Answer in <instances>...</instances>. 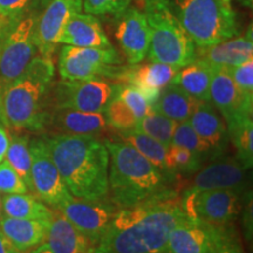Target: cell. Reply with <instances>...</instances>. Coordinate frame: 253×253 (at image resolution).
<instances>
[{
    "label": "cell",
    "instance_id": "6da1fadb",
    "mask_svg": "<svg viewBox=\"0 0 253 253\" xmlns=\"http://www.w3.org/2000/svg\"><path fill=\"white\" fill-rule=\"evenodd\" d=\"M186 218L172 194L119 209L91 253H164L171 230Z\"/></svg>",
    "mask_w": 253,
    "mask_h": 253
},
{
    "label": "cell",
    "instance_id": "7a4b0ae2",
    "mask_svg": "<svg viewBox=\"0 0 253 253\" xmlns=\"http://www.w3.org/2000/svg\"><path fill=\"white\" fill-rule=\"evenodd\" d=\"M43 140L73 197L106 198L109 153L103 141L91 135H54Z\"/></svg>",
    "mask_w": 253,
    "mask_h": 253
},
{
    "label": "cell",
    "instance_id": "3957f363",
    "mask_svg": "<svg viewBox=\"0 0 253 253\" xmlns=\"http://www.w3.org/2000/svg\"><path fill=\"white\" fill-rule=\"evenodd\" d=\"M54 74L52 58L34 56L25 71L4 88L1 122L7 128L15 132L46 128L50 113L46 101Z\"/></svg>",
    "mask_w": 253,
    "mask_h": 253
},
{
    "label": "cell",
    "instance_id": "277c9868",
    "mask_svg": "<svg viewBox=\"0 0 253 253\" xmlns=\"http://www.w3.org/2000/svg\"><path fill=\"white\" fill-rule=\"evenodd\" d=\"M109 153L108 195L119 209L170 195L168 177L150 161L121 141L104 140Z\"/></svg>",
    "mask_w": 253,
    "mask_h": 253
},
{
    "label": "cell",
    "instance_id": "5b68a950",
    "mask_svg": "<svg viewBox=\"0 0 253 253\" xmlns=\"http://www.w3.org/2000/svg\"><path fill=\"white\" fill-rule=\"evenodd\" d=\"M150 30L148 59L182 68L196 59V45L173 13L170 0H144Z\"/></svg>",
    "mask_w": 253,
    "mask_h": 253
},
{
    "label": "cell",
    "instance_id": "8992f818",
    "mask_svg": "<svg viewBox=\"0 0 253 253\" xmlns=\"http://www.w3.org/2000/svg\"><path fill=\"white\" fill-rule=\"evenodd\" d=\"M173 13L196 47H208L238 36V20L223 0H170Z\"/></svg>",
    "mask_w": 253,
    "mask_h": 253
},
{
    "label": "cell",
    "instance_id": "52a82bcc",
    "mask_svg": "<svg viewBox=\"0 0 253 253\" xmlns=\"http://www.w3.org/2000/svg\"><path fill=\"white\" fill-rule=\"evenodd\" d=\"M121 58L115 48H90L63 45L59 55V74L62 80L118 79L126 67H120Z\"/></svg>",
    "mask_w": 253,
    "mask_h": 253
},
{
    "label": "cell",
    "instance_id": "ba28073f",
    "mask_svg": "<svg viewBox=\"0 0 253 253\" xmlns=\"http://www.w3.org/2000/svg\"><path fill=\"white\" fill-rule=\"evenodd\" d=\"M37 17H23L4 37L0 48V89L4 88L25 71L36 54Z\"/></svg>",
    "mask_w": 253,
    "mask_h": 253
},
{
    "label": "cell",
    "instance_id": "9c48e42d",
    "mask_svg": "<svg viewBox=\"0 0 253 253\" xmlns=\"http://www.w3.org/2000/svg\"><path fill=\"white\" fill-rule=\"evenodd\" d=\"M119 84L103 80H63L54 90V109H74L87 113H104L116 96Z\"/></svg>",
    "mask_w": 253,
    "mask_h": 253
},
{
    "label": "cell",
    "instance_id": "30bf717a",
    "mask_svg": "<svg viewBox=\"0 0 253 253\" xmlns=\"http://www.w3.org/2000/svg\"><path fill=\"white\" fill-rule=\"evenodd\" d=\"M182 202L189 218L219 227L229 225L240 210L239 192L235 189H214L198 194H184Z\"/></svg>",
    "mask_w": 253,
    "mask_h": 253
},
{
    "label": "cell",
    "instance_id": "8fae6325",
    "mask_svg": "<svg viewBox=\"0 0 253 253\" xmlns=\"http://www.w3.org/2000/svg\"><path fill=\"white\" fill-rule=\"evenodd\" d=\"M32 191L46 204L56 208L71 197L43 138L30 142Z\"/></svg>",
    "mask_w": 253,
    "mask_h": 253
},
{
    "label": "cell",
    "instance_id": "7c38bea8",
    "mask_svg": "<svg viewBox=\"0 0 253 253\" xmlns=\"http://www.w3.org/2000/svg\"><path fill=\"white\" fill-rule=\"evenodd\" d=\"M56 209L90 240L94 249L119 211L112 202H104V199L87 201L73 196L60 203Z\"/></svg>",
    "mask_w": 253,
    "mask_h": 253
},
{
    "label": "cell",
    "instance_id": "4fadbf2b",
    "mask_svg": "<svg viewBox=\"0 0 253 253\" xmlns=\"http://www.w3.org/2000/svg\"><path fill=\"white\" fill-rule=\"evenodd\" d=\"M82 11V0H49L36 24V46L40 55L52 58L66 24Z\"/></svg>",
    "mask_w": 253,
    "mask_h": 253
},
{
    "label": "cell",
    "instance_id": "5bb4252c",
    "mask_svg": "<svg viewBox=\"0 0 253 253\" xmlns=\"http://www.w3.org/2000/svg\"><path fill=\"white\" fill-rule=\"evenodd\" d=\"M116 19L115 37L130 65L143 61L150 46V30L144 12L126 7Z\"/></svg>",
    "mask_w": 253,
    "mask_h": 253
},
{
    "label": "cell",
    "instance_id": "9a60e30c",
    "mask_svg": "<svg viewBox=\"0 0 253 253\" xmlns=\"http://www.w3.org/2000/svg\"><path fill=\"white\" fill-rule=\"evenodd\" d=\"M210 102L220 113L226 125L244 116H252L253 96L239 89L226 68L213 67Z\"/></svg>",
    "mask_w": 253,
    "mask_h": 253
},
{
    "label": "cell",
    "instance_id": "2e32d148",
    "mask_svg": "<svg viewBox=\"0 0 253 253\" xmlns=\"http://www.w3.org/2000/svg\"><path fill=\"white\" fill-rule=\"evenodd\" d=\"M225 230L186 218L171 230L164 253H209Z\"/></svg>",
    "mask_w": 253,
    "mask_h": 253
},
{
    "label": "cell",
    "instance_id": "e0dca14e",
    "mask_svg": "<svg viewBox=\"0 0 253 253\" xmlns=\"http://www.w3.org/2000/svg\"><path fill=\"white\" fill-rule=\"evenodd\" d=\"M248 170V168L235 158L211 163L195 176L191 186L185 190L184 194H198L214 189L239 190L245 181Z\"/></svg>",
    "mask_w": 253,
    "mask_h": 253
},
{
    "label": "cell",
    "instance_id": "ac0fdd59",
    "mask_svg": "<svg viewBox=\"0 0 253 253\" xmlns=\"http://www.w3.org/2000/svg\"><path fill=\"white\" fill-rule=\"evenodd\" d=\"M48 126L55 135L97 136L110 130L103 113H87L74 109H54L49 113Z\"/></svg>",
    "mask_w": 253,
    "mask_h": 253
},
{
    "label": "cell",
    "instance_id": "d6986e66",
    "mask_svg": "<svg viewBox=\"0 0 253 253\" xmlns=\"http://www.w3.org/2000/svg\"><path fill=\"white\" fill-rule=\"evenodd\" d=\"M178 71L179 68L167 63L150 61L145 65H136L134 67L126 68L120 81L126 84L128 82V84L137 88L150 106H153L160 91L172 81Z\"/></svg>",
    "mask_w": 253,
    "mask_h": 253
},
{
    "label": "cell",
    "instance_id": "ffe728a7",
    "mask_svg": "<svg viewBox=\"0 0 253 253\" xmlns=\"http://www.w3.org/2000/svg\"><path fill=\"white\" fill-rule=\"evenodd\" d=\"M196 48V58L204 60L212 67H235L253 58L252 30L244 36H236L216 45Z\"/></svg>",
    "mask_w": 253,
    "mask_h": 253
},
{
    "label": "cell",
    "instance_id": "44dd1931",
    "mask_svg": "<svg viewBox=\"0 0 253 253\" xmlns=\"http://www.w3.org/2000/svg\"><path fill=\"white\" fill-rule=\"evenodd\" d=\"M90 48H112L113 45L107 37L100 20L93 14L77 13L69 19L63 28L59 45Z\"/></svg>",
    "mask_w": 253,
    "mask_h": 253
},
{
    "label": "cell",
    "instance_id": "7402d4cb",
    "mask_svg": "<svg viewBox=\"0 0 253 253\" xmlns=\"http://www.w3.org/2000/svg\"><path fill=\"white\" fill-rule=\"evenodd\" d=\"M46 244L53 253H91L93 244L55 208L52 210Z\"/></svg>",
    "mask_w": 253,
    "mask_h": 253
},
{
    "label": "cell",
    "instance_id": "603a6c76",
    "mask_svg": "<svg viewBox=\"0 0 253 253\" xmlns=\"http://www.w3.org/2000/svg\"><path fill=\"white\" fill-rule=\"evenodd\" d=\"M189 122L199 137L210 145L212 153L219 154L226 147L229 140L226 126L211 102L197 101Z\"/></svg>",
    "mask_w": 253,
    "mask_h": 253
},
{
    "label": "cell",
    "instance_id": "cb8c5ba5",
    "mask_svg": "<svg viewBox=\"0 0 253 253\" xmlns=\"http://www.w3.org/2000/svg\"><path fill=\"white\" fill-rule=\"evenodd\" d=\"M49 221L13 218L4 214L0 216V230L18 251L25 252L45 243Z\"/></svg>",
    "mask_w": 253,
    "mask_h": 253
},
{
    "label": "cell",
    "instance_id": "d4e9b609",
    "mask_svg": "<svg viewBox=\"0 0 253 253\" xmlns=\"http://www.w3.org/2000/svg\"><path fill=\"white\" fill-rule=\"evenodd\" d=\"M213 67L204 60L196 58L194 61L179 68L171 84L182 88L197 101L210 102V87Z\"/></svg>",
    "mask_w": 253,
    "mask_h": 253
},
{
    "label": "cell",
    "instance_id": "484cf974",
    "mask_svg": "<svg viewBox=\"0 0 253 253\" xmlns=\"http://www.w3.org/2000/svg\"><path fill=\"white\" fill-rule=\"evenodd\" d=\"M196 102L197 100L170 82L160 91V95L151 108L173 121L182 122L190 119Z\"/></svg>",
    "mask_w": 253,
    "mask_h": 253
},
{
    "label": "cell",
    "instance_id": "4316f807",
    "mask_svg": "<svg viewBox=\"0 0 253 253\" xmlns=\"http://www.w3.org/2000/svg\"><path fill=\"white\" fill-rule=\"evenodd\" d=\"M1 210L5 216L24 219L47 220L52 218V210L34 196L27 194H9L1 198Z\"/></svg>",
    "mask_w": 253,
    "mask_h": 253
},
{
    "label": "cell",
    "instance_id": "83f0119b",
    "mask_svg": "<svg viewBox=\"0 0 253 253\" xmlns=\"http://www.w3.org/2000/svg\"><path fill=\"white\" fill-rule=\"evenodd\" d=\"M118 137L123 143L129 144L130 147L137 150L142 156L150 161L155 167H157L161 171L168 173L167 169V151L168 148L161 144L160 142L154 140L137 129H129V130L118 131Z\"/></svg>",
    "mask_w": 253,
    "mask_h": 253
},
{
    "label": "cell",
    "instance_id": "f1b7e54d",
    "mask_svg": "<svg viewBox=\"0 0 253 253\" xmlns=\"http://www.w3.org/2000/svg\"><path fill=\"white\" fill-rule=\"evenodd\" d=\"M227 135L237 151V160L248 169L253 164L252 116H244L227 125Z\"/></svg>",
    "mask_w": 253,
    "mask_h": 253
},
{
    "label": "cell",
    "instance_id": "f546056e",
    "mask_svg": "<svg viewBox=\"0 0 253 253\" xmlns=\"http://www.w3.org/2000/svg\"><path fill=\"white\" fill-rule=\"evenodd\" d=\"M5 157L9 166L13 168L18 175L21 177L28 190H32L31 153L30 141H28L27 136H12V138H9V144Z\"/></svg>",
    "mask_w": 253,
    "mask_h": 253
},
{
    "label": "cell",
    "instance_id": "4dcf8cb0",
    "mask_svg": "<svg viewBox=\"0 0 253 253\" xmlns=\"http://www.w3.org/2000/svg\"><path fill=\"white\" fill-rule=\"evenodd\" d=\"M177 123L178 122L167 118L151 108L150 112L137 122L135 128L158 141L164 147L169 148L171 145L172 135Z\"/></svg>",
    "mask_w": 253,
    "mask_h": 253
},
{
    "label": "cell",
    "instance_id": "1f68e13d",
    "mask_svg": "<svg viewBox=\"0 0 253 253\" xmlns=\"http://www.w3.org/2000/svg\"><path fill=\"white\" fill-rule=\"evenodd\" d=\"M203 157L191 150L171 144L167 151V169L169 172H194L201 168Z\"/></svg>",
    "mask_w": 253,
    "mask_h": 253
},
{
    "label": "cell",
    "instance_id": "d6a6232c",
    "mask_svg": "<svg viewBox=\"0 0 253 253\" xmlns=\"http://www.w3.org/2000/svg\"><path fill=\"white\" fill-rule=\"evenodd\" d=\"M171 144L179 145V147L191 150L192 153L197 154L202 157L212 153L210 145L204 140H202L197 135V132L194 130V128L190 125L189 120L177 123L176 129L172 135Z\"/></svg>",
    "mask_w": 253,
    "mask_h": 253
},
{
    "label": "cell",
    "instance_id": "836d02e7",
    "mask_svg": "<svg viewBox=\"0 0 253 253\" xmlns=\"http://www.w3.org/2000/svg\"><path fill=\"white\" fill-rule=\"evenodd\" d=\"M103 114L110 128L115 129L116 131L134 129L138 122L132 110L120 99L118 95L110 101Z\"/></svg>",
    "mask_w": 253,
    "mask_h": 253
},
{
    "label": "cell",
    "instance_id": "e575fe53",
    "mask_svg": "<svg viewBox=\"0 0 253 253\" xmlns=\"http://www.w3.org/2000/svg\"><path fill=\"white\" fill-rule=\"evenodd\" d=\"M31 0H0V30L5 34L23 18Z\"/></svg>",
    "mask_w": 253,
    "mask_h": 253
},
{
    "label": "cell",
    "instance_id": "d590c367",
    "mask_svg": "<svg viewBox=\"0 0 253 253\" xmlns=\"http://www.w3.org/2000/svg\"><path fill=\"white\" fill-rule=\"evenodd\" d=\"M118 96L132 110L138 121L151 110L150 103L137 88L131 84H120Z\"/></svg>",
    "mask_w": 253,
    "mask_h": 253
},
{
    "label": "cell",
    "instance_id": "8d00e7d4",
    "mask_svg": "<svg viewBox=\"0 0 253 253\" xmlns=\"http://www.w3.org/2000/svg\"><path fill=\"white\" fill-rule=\"evenodd\" d=\"M131 0H82V11L93 15H118L130 6Z\"/></svg>",
    "mask_w": 253,
    "mask_h": 253
},
{
    "label": "cell",
    "instance_id": "74e56055",
    "mask_svg": "<svg viewBox=\"0 0 253 253\" xmlns=\"http://www.w3.org/2000/svg\"><path fill=\"white\" fill-rule=\"evenodd\" d=\"M28 188L18 172L9 166L7 161L0 162V192L9 194H27Z\"/></svg>",
    "mask_w": 253,
    "mask_h": 253
},
{
    "label": "cell",
    "instance_id": "f35d334b",
    "mask_svg": "<svg viewBox=\"0 0 253 253\" xmlns=\"http://www.w3.org/2000/svg\"><path fill=\"white\" fill-rule=\"evenodd\" d=\"M226 69L239 89L253 96V58L242 65Z\"/></svg>",
    "mask_w": 253,
    "mask_h": 253
},
{
    "label": "cell",
    "instance_id": "ab89813d",
    "mask_svg": "<svg viewBox=\"0 0 253 253\" xmlns=\"http://www.w3.org/2000/svg\"><path fill=\"white\" fill-rule=\"evenodd\" d=\"M209 253H244L236 238L225 230Z\"/></svg>",
    "mask_w": 253,
    "mask_h": 253
},
{
    "label": "cell",
    "instance_id": "60d3db41",
    "mask_svg": "<svg viewBox=\"0 0 253 253\" xmlns=\"http://www.w3.org/2000/svg\"><path fill=\"white\" fill-rule=\"evenodd\" d=\"M9 144V136L4 126H0V162L4 161Z\"/></svg>",
    "mask_w": 253,
    "mask_h": 253
},
{
    "label": "cell",
    "instance_id": "b9f144b4",
    "mask_svg": "<svg viewBox=\"0 0 253 253\" xmlns=\"http://www.w3.org/2000/svg\"><path fill=\"white\" fill-rule=\"evenodd\" d=\"M19 251L12 245V243L6 238V236L0 230V253H18Z\"/></svg>",
    "mask_w": 253,
    "mask_h": 253
},
{
    "label": "cell",
    "instance_id": "7bdbcfd3",
    "mask_svg": "<svg viewBox=\"0 0 253 253\" xmlns=\"http://www.w3.org/2000/svg\"><path fill=\"white\" fill-rule=\"evenodd\" d=\"M30 253H53V252L50 251V249L48 248V245H47L46 243H42V244L38 245L36 249L30 251Z\"/></svg>",
    "mask_w": 253,
    "mask_h": 253
},
{
    "label": "cell",
    "instance_id": "ee69618b",
    "mask_svg": "<svg viewBox=\"0 0 253 253\" xmlns=\"http://www.w3.org/2000/svg\"><path fill=\"white\" fill-rule=\"evenodd\" d=\"M1 114H2V90L0 89V121H1Z\"/></svg>",
    "mask_w": 253,
    "mask_h": 253
},
{
    "label": "cell",
    "instance_id": "f6af8a7d",
    "mask_svg": "<svg viewBox=\"0 0 253 253\" xmlns=\"http://www.w3.org/2000/svg\"><path fill=\"white\" fill-rule=\"evenodd\" d=\"M5 37V34L2 33V31L0 30V48H1V42H2V38Z\"/></svg>",
    "mask_w": 253,
    "mask_h": 253
},
{
    "label": "cell",
    "instance_id": "bcb514c9",
    "mask_svg": "<svg viewBox=\"0 0 253 253\" xmlns=\"http://www.w3.org/2000/svg\"><path fill=\"white\" fill-rule=\"evenodd\" d=\"M0 216H1V197H0Z\"/></svg>",
    "mask_w": 253,
    "mask_h": 253
},
{
    "label": "cell",
    "instance_id": "7dc6e473",
    "mask_svg": "<svg viewBox=\"0 0 253 253\" xmlns=\"http://www.w3.org/2000/svg\"><path fill=\"white\" fill-rule=\"evenodd\" d=\"M18 253H30V251H25V252H20V251H19Z\"/></svg>",
    "mask_w": 253,
    "mask_h": 253
},
{
    "label": "cell",
    "instance_id": "c3c4849f",
    "mask_svg": "<svg viewBox=\"0 0 253 253\" xmlns=\"http://www.w3.org/2000/svg\"><path fill=\"white\" fill-rule=\"evenodd\" d=\"M223 1H225V2H230V0H223Z\"/></svg>",
    "mask_w": 253,
    "mask_h": 253
}]
</instances>
